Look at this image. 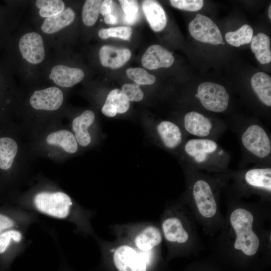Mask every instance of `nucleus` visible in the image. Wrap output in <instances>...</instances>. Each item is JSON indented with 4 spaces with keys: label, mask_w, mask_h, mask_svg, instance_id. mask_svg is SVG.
<instances>
[{
    "label": "nucleus",
    "mask_w": 271,
    "mask_h": 271,
    "mask_svg": "<svg viewBox=\"0 0 271 271\" xmlns=\"http://www.w3.org/2000/svg\"><path fill=\"white\" fill-rule=\"evenodd\" d=\"M150 136L160 147L178 155L187 136L177 122L170 120H158L148 122Z\"/></svg>",
    "instance_id": "nucleus-16"
},
{
    "label": "nucleus",
    "mask_w": 271,
    "mask_h": 271,
    "mask_svg": "<svg viewBox=\"0 0 271 271\" xmlns=\"http://www.w3.org/2000/svg\"><path fill=\"white\" fill-rule=\"evenodd\" d=\"M226 186L241 198L256 195L259 200L270 204V165L255 164L235 171L230 170Z\"/></svg>",
    "instance_id": "nucleus-11"
},
{
    "label": "nucleus",
    "mask_w": 271,
    "mask_h": 271,
    "mask_svg": "<svg viewBox=\"0 0 271 271\" xmlns=\"http://www.w3.org/2000/svg\"><path fill=\"white\" fill-rule=\"evenodd\" d=\"M234 126L246 161L270 165L271 140L264 126L255 121L237 122Z\"/></svg>",
    "instance_id": "nucleus-13"
},
{
    "label": "nucleus",
    "mask_w": 271,
    "mask_h": 271,
    "mask_svg": "<svg viewBox=\"0 0 271 271\" xmlns=\"http://www.w3.org/2000/svg\"><path fill=\"white\" fill-rule=\"evenodd\" d=\"M131 52L127 48H117L103 45L99 51L101 64L112 69H116L124 65L130 58Z\"/></svg>",
    "instance_id": "nucleus-27"
},
{
    "label": "nucleus",
    "mask_w": 271,
    "mask_h": 271,
    "mask_svg": "<svg viewBox=\"0 0 271 271\" xmlns=\"http://www.w3.org/2000/svg\"><path fill=\"white\" fill-rule=\"evenodd\" d=\"M24 192L7 200L25 210L71 223L74 232L94 237L96 234L92 220L96 212L84 207L55 181L42 176L37 177Z\"/></svg>",
    "instance_id": "nucleus-2"
},
{
    "label": "nucleus",
    "mask_w": 271,
    "mask_h": 271,
    "mask_svg": "<svg viewBox=\"0 0 271 271\" xmlns=\"http://www.w3.org/2000/svg\"><path fill=\"white\" fill-rule=\"evenodd\" d=\"M186 135L217 141L228 128L226 123L196 110L185 113L177 122Z\"/></svg>",
    "instance_id": "nucleus-15"
},
{
    "label": "nucleus",
    "mask_w": 271,
    "mask_h": 271,
    "mask_svg": "<svg viewBox=\"0 0 271 271\" xmlns=\"http://www.w3.org/2000/svg\"><path fill=\"white\" fill-rule=\"evenodd\" d=\"M93 238L103 257L110 262L116 271H149L161 253V249L142 252L116 239L108 241L97 235Z\"/></svg>",
    "instance_id": "nucleus-10"
},
{
    "label": "nucleus",
    "mask_w": 271,
    "mask_h": 271,
    "mask_svg": "<svg viewBox=\"0 0 271 271\" xmlns=\"http://www.w3.org/2000/svg\"><path fill=\"white\" fill-rule=\"evenodd\" d=\"M189 32L195 40L213 45H224L218 26L209 18L197 14L188 26Z\"/></svg>",
    "instance_id": "nucleus-23"
},
{
    "label": "nucleus",
    "mask_w": 271,
    "mask_h": 271,
    "mask_svg": "<svg viewBox=\"0 0 271 271\" xmlns=\"http://www.w3.org/2000/svg\"><path fill=\"white\" fill-rule=\"evenodd\" d=\"M174 61L172 53L159 45L150 46L141 60L143 66L149 70L170 67Z\"/></svg>",
    "instance_id": "nucleus-25"
},
{
    "label": "nucleus",
    "mask_w": 271,
    "mask_h": 271,
    "mask_svg": "<svg viewBox=\"0 0 271 271\" xmlns=\"http://www.w3.org/2000/svg\"><path fill=\"white\" fill-rule=\"evenodd\" d=\"M170 2L176 8L190 12L200 10L204 5L202 0H171Z\"/></svg>",
    "instance_id": "nucleus-38"
},
{
    "label": "nucleus",
    "mask_w": 271,
    "mask_h": 271,
    "mask_svg": "<svg viewBox=\"0 0 271 271\" xmlns=\"http://www.w3.org/2000/svg\"><path fill=\"white\" fill-rule=\"evenodd\" d=\"M195 97L203 108L210 112L222 113L228 107L230 96L223 86L211 82H204L199 85Z\"/></svg>",
    "instance_id": "nucleus-20"
},
{
    "label": "nucleus",
    "mask_w": 271,
    "mask_h": 271,
    "mask_svg": "<svg viewBox=\"0 0 271 271\" xmlns=\"http://www.w3.org/2000/svg\"><path fill=\"white\" fill-rule=\"evenodd\" d=\"M251 49L261 64L270 62V40L267 35L260 33L253 36L251 41Z\"/></svg>",
    "instance_id": "nucleus-30"
},
{
    "label": "nucleus",
    "mask_w": 271,
    "mask_h": 271,
    "mask_svg": "<svg viewBox=\"0 0 271 271\" xmlns=\"http://www.w3.org/2000/svg\"><path fill=\"white\" fill-rule=\"evenodd\" d=\"M22 8L19 2L6 1L5 5H0V52L4 50L20 24Z\"/></svg>",
    "instance_id": "nucleus-22"
},
{
    "label": "nucleus",
    "mask_w": 271,
    "mask_h": 271,
    "mask_svg": "<svg viewBox=\"0 0 271 271\" xmlns=\"http://www.w3.org/2000/svg\"><path fill=\"white\" fill-rule=\"evenodd\" d=\"M185 190L179 200L190 210L197 223L208 236L214 237L222 226L220 196L228 179V173L208 174L181 163Z\"/></svg>",
    "instance_id": "nucleus-3"
},
{
    "label": "nucleus",
    "mask_w": 271,
    "mask_h": 271,
    "mask_svg": "<svg viewBox=\"0 0 271 271\" xmlns=\"http://www.w3.org/2000/svg\"><path fill=\"white\" fill-rule=\"evenodd\" d=\"M144 13L151 28L156 32L163 30L167 24V17L162 7L155 1L145 0L142 3Z\"/></svg>",
    "instance_id": "nucleus-28"
},
{
    "label": "nucleus",
    "mask_w": 271,
    "mask_h": 271,
    "mask_svg": "<svg viewBox=\"0 0 271 271\" xmlns=\"http://www.w3.org/2000/svg\"><path fill=\"white\" fill-rule=\"evenodd\" d=\"M130 102L125 97L119 89L110 91L101 108V113L105 116L113 118L117 115L124 114L130 107Z\"/></svg>",
    "instance_id": "nucleus-26"
},
{
    "label": "nucleus",
    "mask_w": 271,
    "mask_h": 271,
    "mask_svg": "<svg viewBox=\"0 0 271 271\" xmlns=\"http://www.w3.org/2000/svg\"><path fill=\"white\" fill-rule=\"evenodd\" d=\"M131 34V28L130 27L124 26L101 29L98 31V36L102 39L113 37L127 41L130 39Z\"/></svg>",
    "instance_id": "nucleus-35"
},
{
    "label": "nucleus",
    "mask_w": 271,
    "mask_h": 271,
    "mask_svg": "<svg viewBox=\"0 0 271 271\" xmlns=\"http://www.w3.org/2000/svg\"><path fill=\"white\" fill-rule=\"evenodd\" d=\"M178 156L181 163L209 174H223L230 171V155L213 139H186Z\"/></svg>",
    "instance_id": "nucleus-9"
},
{
    "label": "nucleus",
    "mask_w": 271,
    "mask_h": 271,
    "mask_svg": "<svg viewBox=\"0 0 271 271\" xmlns=\"http://www.w3.org/2000/svg\"><path fill=\"white\" fill-rule=\"evenodd\" d=\"M33 8L38 17L44 19L62 12L66 6L62 0H36L33 2Z\"/></svg>",
    "instance_id": "nucleus-31"
},
{
    "label": "nucleus",
    "mask_w": 271,
    "mask_h": 271,
    "mask_svg": "<svg viewBox=\"0 0 271 271\" xmlns=\"http://www.w3.org/2000/svg\"><path fill=\"white\" fill-rule=\"evenodd\" d=\"M252 88L259 100L265 106H271V78L265 73L259 72L251 79Z\"/></svg>",
    "instance_id": "nucleus-29"
},
{
    "label": "nucleus",
    "mask_w": 271,
    "mask_h": 271,
    "mask_svg": "<svg viewBox=\"0 0 271 271\" xmlns=\"http://www.w3.org/2000/svg\"><path fill=\"white\" fill-rule=\"evenodd\" d=\"M39 221L38 214L11 203L0 206V234L12 229H28Z\"/></svg>",
    "instance_id": "nucleus-21"
},
{
    "label": "nucleus",
    "mask_w": 271,
    "mask_h": 271,
    "mask_svg": "<svg viewBox=\"0 0 271 271\" xmlns=\"http://www.w3.org/2000/svg\"><path fill=\"white\" fill-rule=\"evenodd\" d=\"M69 122L68 128L73 133L81 151L91 148L98 139V126L95 113L87 109L73 115L65 114Z\"/></svg>",
    "instance_id": "nucleus-17"
},
{
    "label": "nucleus",
    "mask_w": 271,
    "mask_h": 271,
    "mask_svg": "<svg viewBox=\"0 0 271 271\" xmlns=\"http://www.w3.org/2000/svg\"><path fill=\"white\" fill-rule=\"evenodd\" d=\"M76 13L70 7L66 6L64 11L56 16L42 19L36 28L44 36L50 46L55 49L62 48L63 34L75 21Z\"/></svg>",
    "instance_id": "nucleus-19"
},
{
    "label": "nucleus",
    "mask_w": 271,
    "mask_h": 271,
    "mask_svg": "<svg viewBox=\"0 0 271 271\" xmlns=\"http://www.w3.org/2000/svg\"><path fill=\"white\" fill-rule=\"evenodd\" d=\"M125 97L130 102H140L144 97V93L137 84L126 83L120 89Z\"/></svg>",
    "instance_id": "nucleus-37"
},
{
    "label": "nucleus",
    "mask_w": 271,
    "mask_h": 271,
    "mask_svg": "<svg viewBox=\"0 0 271 271\" xmlns=\"http://www.w3.org/2000/svg\"><path fill=\"white\" fill-rule=\"evenodd\" d=\"M104 21L106 24L114 25L117 23V18L115 15L111 13L104 16Z\"/></svg>",
    "instance_id": "nucleus-40"
},
{
    "label": "nucleus",
    "mask_w": 271,
    "mask_h": 271,
    "mask_svg": "<svg viewBox=\"0 0 271 271\" xmlns=\"http://www.w3.org/2000/svg\"><path fill=\"white\" fill-rule=\"evenodd\" d=\"M195 271H197V270H196ZM199 271H213V270H209V269H206V270L204 269L203 270H199Z\"/></svg>",
    "instance_id": "nucleus-42"
},
{
    "label": "nucleus",
    "mask_w": 271,
    "mask_h": 271,
    "mask_svg": "<svg viewBox=\"0 0 271 271\" xmlns=\"http://www.w3.org/2000/svg\"><path fill=\"white\" fill-rule=\"evenodd\" d=\"M113 7V2L112 1H103L100 5L99 13L103 16L111 14Z\"/></svg>",
    "instance_id": "nucleus-39"
},
{
    "label": "nucleus",
    "mask_w": 271,
    "mask_h": 271,
    "mask_svg": "<svg viewBox=\"0 0 271 271\" xmlns=\"http://www.w3.org/2000/svg\"><path fill=\"white\" fill-rule=\"evenodd\" d=\"M85 77L84 71L68 64L64 59L62 48L55 49L42 73L41 82L66 90L81 82Z\"/></svg>",
    "instance_id": "nucleus-14"
},
{
    "label": "nucleus",
    "mask_w": 271,
    "mask_h": 271,
    "mask_svg": "<svg viewBox=\"0 0 271 271\" xmlns=\"http://www.w3.org/2000/svg\"><path fill=\"white\" fill-rule=\"evenodd\" d=\"M65 91L43 82L20 88L14 116L22 132L30 136L62 122L67 110Z\"/></svg>",
    "instance_id": "nucleus-4"
},
{
    "label": "nucleus",
    "mask_w": 271,
    "mask_h": 271,
    "mask_svg": "<svg viewBox=\"0 0 271 271\" xmlns=\"http://www.w3.org/2000/svg\"><path fill=\"white\" fill-rule=\"evenodd\" d=\"M21 132L17 126L0 132V195L7 191V199L19 193L35 157L29 143H25L21 138Z\"/></svg>",
    "instance_id": "nucleus-7"
},
{
    "label": "nucleus",
    "mask_w": 271,
    "mask_h": 271,
    "mask_svg": "<svg viewBox=\"0 0 271 271\" xmlns=\"http://www.w3.org/2000/svg\"><path fill=\"white\" fill-rule=\"evenodd\" d=\"M27 229H12L0 234V256L13 257L26 248Z\"/></svg>",
    "instance_id": "nucleus-24"
},
{
    "label": "nucleus",
    "mask_w": 271,
    "mask_h": 271,
    "mask_svg": "<svg viewBox=\"0 0 271 271\" xmlns=\"http://www.w3.org/2000/svg\"><path fill=\"white\" fill-rule=\"evenodd\" d=\"M226 214L222 226L213 237L211 249L229 265L239 269L253 268L268 259L271 250L270 204L248 203L225 185Z\"/></svg>",
    "instance_id": "nucleus-1"
},
{
    "label": "nucleus",
    "mask_w": 271,
    "mask_h": 271,
    "mask_svg": "<svg viewBox=\"0 0 271 271\" xmlns=\"http://www.w3.org/2000/svg\"><path fill=\"white\" fill-rule=\"evenodd\" d=\"M253 31L248 25H244L234 32H228L225 35L226 41L232 46L238 47L251 42Z\"/></svg>",
    "instance_id": "nucleus-32"
},
{
    "label": "nucleus",
    "mask_w": 271,
    "mask_h": 271,
    "mask_svg": "<svg viewBox=\"0 0 271 271\" xmlns=\"http://www.w3.org/2000/svg\"><path fill=\"white\" fill-rule=\"evenodd\" d=\"M28 143L35 157L40 156L59 163L81 152L73 133L62 122L29 136Z\"/></svg>",
    "instance_id": "nucleus-8"
},
{
    "label": "nucleus",
    "mask_w": 271,
    "mask_h": 271,
    "mask_svg": "<svg viewBox=\"0 0 271 271\" xmlns=\"http://www.w3.org/2000/svg\"><path fill=\"white\" fill-rule=\"evenodd\" d=\"M102 1L86 0L82 9L81 19L82 23L87 27L93 26L98 19L99 9Z\"/></svg>",
    "instance_id": "nucleus-33"
},
{
    "label": "nucleus",
    "mask_w": 271,
    "mask_h": 271,
    "mask_svg": "<svg viewBox=\"0 0 271 271\" xmlns=\"http://www.w3.org/2000/svg\"><path fill=\"white\" fill-rule=\"evenodd\" d=\"M119 4L124 13L123 21L132 25L138 19L139 6L137 1L133 0H120Z\"/></svg>",
    "instance_id": "nucleus-36"
},
{
    "label": "nucleus",
    "mask_w": 271,
    "mask_h": 271,
    "mask_svg": "<svg viewBox=\"0 0 271 271\" xmlns=\"http://www.w3.org/2000/svg\"><path fill=\"white\" fill-rule=\"evenodd\" d=\"M20 24L3 51L2 57L24 85L38 83L50 58L51 46L35 27H22Z\"/></svg>",
    "instance_id": "nucleus-5"
},
{
    "label": "nucleus",
    "mask_w": 271,
    "mask_h": 271,
    "mask_svg": "<svg viewBox=\"0 0 271 271\" xmlns=\"http://www.w3.org/2000/svg\"><path fill=\"white\" fill-rule=\"evenodd\" d=\"M109 228L115 239L142 252L162 249L164 241L158 222L146 221L116 223L109 225Z\"/></svg>",
    "instance_id": "nucleus-12"
},
{
    "label": "nucleus",
    "mask_w": 271,
    "mask_h": 271,
    "mask_svg": "<svg viewBox=\"0 0 271 271\" xmlns=\"http://www.w3.org/2000/svg\"><path fill=\"white\" fill-rule=\"evenodd\" d=\"M14 76L2 56H0V122L6 124L14 116L20 94Z\"/></svg>",
    "instance_id": "nucleus-18"
},
{
    "label": "nucleus",
    "mask_w": 271,
    "mask_h": 271,
    "mask_svg": "<svg viewBox=\"0 0 271 271\" xmlns=\"http://www.w3.org/2000/svg\"><path fill=\"white\" fill-rule=\"evenodd\" d=\"M159 224L168 259L196 255L204 248L194 217L179 199L166 205Z\"/></svg>",
    "instance_id": "nucleus-6"
},
{
    "label": "nucleus",
    "mask_w": 271,
    "mask_h": 271,
    "mask_svg": "<svg viewBox=\"0 0 271 271\" xmlns=\"http://www.w3.org/2000/svg\"><path fill=\"white\" fill-rule=\"evenodd\" d=\"M268 16L269 19L270 20L271 19V6L270 5H269L268 7Z\"/></svg>",
    "instance_id": "nucleus-41"
},
{
    "label": "nucleus",
    "mask_w": 271,
    "mask_h": 271,
    "mask_svg": "<svg viewBox=\"0 0 271 271\" xmlns=\"http://www.w3.org/2000/svg\"><path fill=\"white\" fill-rule=\"evenodd\" d=\"M126 72L128 77L138 85H152L156 81L154 75L142 68H130Z\"/></svg>",
    "instance_id": "nucleus-34"
}]
</instances>
